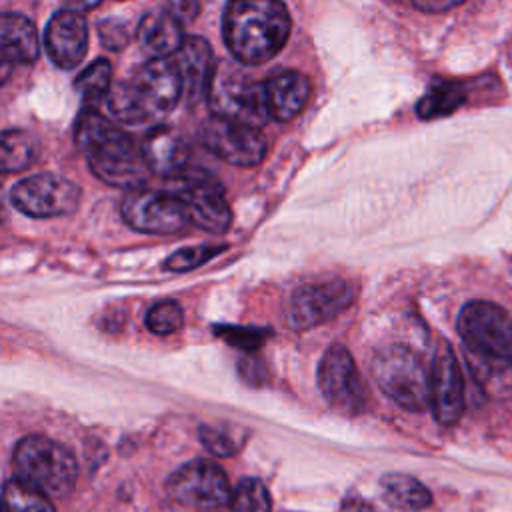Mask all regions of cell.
<instances>
[{"instance_id":"cell-21","label":"cell","mask_w":512,"mask_h":512,"mask_svg":"<svg viewBox=\"0 0 512 512\" xmlns=\"http://www.w3.org/2000/svg\"><path fill=\"white\" fill-rule=\"evenodd\" d=\"M0 54L4 76L12 64H32L40 54L38 34L34 24L16 12H6L0 18Z\"/></svg>"},{"instance_id":"cell-25","label":"cell","mask_w":512,"mask_h":512,"mask_svg":"<svg viewBox=\"0 0 512 512\" xmlns=\"http://www.w3.org/2000/svg\"><path fill=\"white\" fill-rule=\"evenodd\" d=\"M112 86V66L106 58L94 60L78 74L74 82V88L82 98L84 110H96L98 104L110 94Z\"/></svg>"},{"instance_id":"cell-15","label":"cell","mask_w":512,"mask_h":512,"mask_svg":"<svg viewBox=\"0 0 512 512\" xmlns=\"http://www.w3.org/2000/svg\"><path fill=\"white\" fill-rule=\"evenodd\" d=\"M432 396L430 408L442 426H452L460 420L464 412V378L458 366V360L450 344L442 342L434 354L432 368Z\"/></svg>"},{"instance_id":"cell-31","label":"cell","mask_w":512,"mask_h":512,"mask_svg":"<svg viewBox=\"0 0 512 512\" xmlns=\"http://www.w3.org/2000/svg\"><path fill=\"white\" fill-rule=\"evenodd\" d=\"M214 332L218 334V338H222L224 342H228L234 348L244 350L246 354L256 352L268 338H270V330L268 328H254V326H216Z\"/></svg>"},{"instance_id":"cell-17","label":"cell","mask_w":512,"mask_h":512,"mask_svg":"<svg viewBox=\"0 0 512 512\" xmlns=\"http://www.w3.org/2000/svg\"><path fill=\"white\" fill-rule=\"evenodd\" d=\"M140 146L152 174L176 180L186 172L190 148L176 130L156 126L144 136Z\"/></svg>"},{"instance_id":"cell-30","label":"cell","mask_w":512,"mask_h":512,"mask_svg":"<svg viewBox=\"0 0 512 512\" xmlns=\"http://www.w3.org/2000/svg\"><path fill=\"white\" fill-rule=\"evenodd\" d=\"M226 246L218 244V246H210V244H200V246H186V248H180L176 252H172L166 262H164V268L168 272H188V270H194L198 266H202L204 262H208L210 258H214L216 254L224 252Z\"/></svg>"},{"instance_id":"cell-16","label":"cell","mask_w":512,"mask_h":512,"mask_svg":"<svg viewBox=\"0 0 512 512\" xmlns=\"http://www.w3.org/2000/svg\"><path fill=\"white\" fill-rule=\"evenodd\" d=\"M44 44L50 60L64 70L76 68L88 48V24L80 12L62 8L54 12L46 26Z\"/></svg>"},{"instance_id":"cell-4","label":"cell","mask_w":512,"mask_h":512,"mask_svg":"<svg viewBox=\"0 0 512 512\" xmlns=\"http://www.w3.org/2000/svg\"><path fill=\"white\" fill-rule=\"evenodd\" d=\"M370 374L378 388L404 410L422 412L430 406V370L410 346L388 344L380 348L370 362Z\"/></svg>"},{"instance_id":"cell-36","label":"cell","mask_w":512,"mask_h":512,"mask_svg":"<svg viewBox=\"0 0 512 512\" xmlns=\"http://www.w3.org/2000/svg\"><path fill=\"white\" fill-rule=\"evenodd\" d=\"M460 0H414L412 6L420 12H428V14H438V12H448L456 6H460Z\"/></svg>"},{"instance_id":"cell-29","label":"cell","mask_w":512,"mask_h":512,"mask_svg":"<svg viewBox=\"0 0 512 512\" xmlns=\"http://www.w3.org/2000/svg\"><path fill=\"white\" fill-rule=\"evenodd\" d=\"M144 322L152 334L168 336L182 328L184 312L176 300H160L148 308Z\"/></svg>"},{"instance_id":"cell-7","label":"cell","mask_w":512,"mask_h":512,"mask_svg":"<svg viewBox=\"0 0 512 512\" xmlns=\"http://www.w3.org/2000/svg\"><path fill=\"white\" fill-rule=\"evenodd\" d=\"M186 206L190 222L210 234H224L232 224V210L228 206L222 184L204 170H186L176 178L172 190Z\"/></svg>"},{"instance_id":"cell-22","label":"cell","mask_w":512,"mask_h":512,"mask_svg":"<svg viewBox=\"0 0 512 512\" xmlns=\"http://www.w3.org/2000/svg\"><path fill=\"white\" fill-rule=\"evenodd\" d=\"M382 486V496L384 500L402 512H418L430 506L432 494L430 490L416 480L414 476L400 474V472H390L380 478Z\"/></svg>"},{"instance_id":"cell-13","label":"cell","mask_w":512,"mask_h":512,"mask_svg":"<svg viewBox=\"0 0 512 512\" xmlns=\"http://www.w3.org/2000/svg\"><path fill=\"white\" fill-rule=\"evenodd\" d=\"M200 140L220 160L234 166H256L266 156V138L254 126L210 116L200 126Z\"/></svg>"},{"instance_id":"cell-27","label":"cell","mask_w":512,"mask_h":512,"mask_svg":"<svg viewBox=\"0 0 512 512\" xmlns=\"http://www.w3.org/2000/svg\"><path fill=\"white\" fill-rule=\"evenodd\" d=\"M4 508L6 512H54V506L46 494L10 478L4 484Z\"/></svg>"},{"instance_id":"cell-5","label":"cell","mask_w":512,"mask_h":512,"mask_svg":"<svg viewBox=\"0 0 512 512\" xmlns=\"http://www.w3.org/2000/svg\"><path fill=\"white\" fill-rule=\"evenodd\" d=\"M456 328L468 356L492 364H512V318L498 304L486 300L464 304Z\"/></svg>"},{"instance_id":"cell-23","label":"cell","mask_w":512,"mask_h":512,"mask_svg":"<svg viewBox=\"0 0 512 512\" xmlns=\"http://www.w3.org/2000/svg\"><path fill=\"white\" fill-rule=\"evenodd\" d=\"M466 100L464 86L452 80H436L424 92V96L416 104V114L424 120H434L452 114Z\"/></svg>"},{"instance_id":"cell-2","label":"cell","mask_w":512,"mask_h":512,"mask_svg":"<svg viewBox=\"0 0 512 512\" xmlns=\"http://www.w3.org/2000/svg\"><path fill=\"white\" fill-rule=\"evenodd\" d=\"M292 20L276 0L230 2L222 18V36L230 54L242 64H264L288 42Z\"/></svg>"},{"instance_id":"cell-10","label":"cell","mask_w":512,"mask_h":512,"mask_svg":"<svg viewBox=\"0 0 512 512\" xmlns=\"http://www.w3.org/2000/svg\"><path fill=\"white\" fill-rule=\"evenodd\" d=\"M356 298V286L346 278H332L298 286L288 304V324L294 330H310L340 316Z\"/></svg>"},{"instance_id":"cell-11","label":"cell","mask_w":512,"mask_h":512,"mask_svg":"<svg viewBox=\"0 0 512 512\" xmlns=\"http://www.w3.org/2000/svg\"><path fill=\"white\" fill-rule=\"evenodd\" d=\"M120 214L142 234H176L190 224L186 206L172 192L130 190L120 202Z\"/></svg>"},{"instance_id":"cell-32","label":"cell","mask_w":512,"mask_h":512,"mask_svg":"<svg viewBox=\"0 0 512 512\" xmlns=\"http://www.w3.org/2000/svg\"><path fill=\"white\" fill-rule=\"evenodd\" d=\"M198 436H200V442L204 444V448L208 452H212L214 456L228 458V456H234L238 452V442L220 428L202 424L198 428Z\"/></svg>"},{"instance_id":"cell-33","label":"cell","mask_w":512,"mask_h":512,"mask_svg":"<svg viewBox=\"0 0 512 512\" xmlns=\"http://www.w3.org/2000/svg\"><path fill=\"white\" fill-rule=\"evenodd\" d=\"M98 34H100V42L108 50H122L128 42V26L118 18L102 20L98 24Z\"/></svg>"},{"instance_id":"cell-37","label":"cell","mask_w":512,"mask_h":512,"mask_svg":"<svg viewBox=\"0 0 512 512\" xmlns=\"http://www.w3.org/2000/svg\"><path fill=\"white\" fill-rule=\"evenodd\" d=\"M340 512H374V508L368 502L360 500V498H352V500H346L342 504Z\"/></svg>"},{"instance_id":"cell-19","label":"cell","mask_w":512,"mask_h":512,"mask_svg":"<svg viewBox=\"0 0 512 512\" xmlns=\"http://www.w3.org/2000/svg\"><path fill=\"white\" fill-rule=\"evenodd\" d=\"M262 84L268 116L278 122L296 118L310 96V80L298 70L276 72Z\"/></svg>"},{"instance_id":"cell-20","label":"cell","mask_w":512,"mask_h":512,"mask_svg":"<svg viewBox=\"0 0 512 512\" xmlns=\"http://www.w3.org/2000/svg\"><path fill=\"white\" fill-rule=\"evenodd\" d=\"M136 40L150 60H168V56L180 52L186 38L182 34V24L166 8H156L140 18Z\"/></svg>"},{"instance_id":"cell-34","label":"cell","mask_w":512,"mask_h":512,"mask_svg":"<svg viewBox=\"0 0 512 512\" xmlns=\"http://www.w3.org/2000/svg\"><path fill=\"white\" fill-rule=\"evenodd\" d=\"M238 374L242 376V380H246L252 386H262L268 378L264 362L254 352L244 354V358L238 362Z\"/></svg>"},{"instance_id":"cell-35","label":"cell","mask_w":512,"mask_h":512,"mask_svg":"<svg viewBox=\"0 0 512 512\" xmlns=\"http://www.w3.org/2000/svg\"><path fill=\"white\" fill-rule=\"evenodd\" d=\"M166 10L180 22V24H188L192 22L198 12H200V4L198 2H188V0H176V2H168Z\"/></svg>"},{"instance_id":"cell-9","label":"cell","mask_w":512,"mask_h":512,"mask_svg":"<svg viewBox=\"0 0 512 512\" xmlns=\"http://www.w3.org/2000/svg\"><path fill=\"white\" fill-rule=\"evenodd\" d=\"M172 500L200 512L228 506L232 488L226 472L210 460H192L180 466L166 482Z\"/></svg>"},{"instance_id":"cell-3","label":"cell","mask_w":512,"mask_h":512,"mask_svg":"<svg viewBox=\"0 0 512 512\" xmlns=\"http://www.w3.org/2000/svg\"><path fill=\"white\" fill-rule=\"evenodd\" d=\"M14 478L40 490L48 498H62L72 492L78 480V462L60 442L30 434L24 436L12 454Z\"/></svg>"},{"instance_id":"cell-6","label":"cell","mask_w":512,"mask_h":512,"mask_svg":"<svg viewBox=\"0 0 512 512\" xmlns=\"http://www.w3.org/2000/svg\"><path fill=\"white\" fill-rule=\"evenodd\" d=\"M210 108L214 116L242 122L254 128L266 124L268 108L264 98V84L250 80L234 68H216L210 92Z\"/></svg>"},{"instance_id":"cell-18","label":"cell","mask_w":512,"mask_h":512,"mask_svg":"<svg viewBox=\"0 0 512 512\" xmlns=\"http://www.w3.org/2000/svg\"><path fill=\"white\" fill-rule=\"evenodd\" d=\"M176 66L180 70L184 96L188 102H198L200 98L208 96L216 74V64L212 48L204 38H186L180 52L176 54Z\"/></svg>"},{"instance_id":"cell-1","label":"cell","mask_w":512,"mask_h":512,"mask_svg":"<svg viewBox=\"0 0 512 512\" xmlns=\"http://www.w3.org/2000/svg\"><path fill=\"white\" fill-rule=\"evenodd\" d=\"M74 140L94 176L110 186L138 190L152 174L142 146L98 110H82Z\"/></svg>"},{"instance_id":"cell-26","label":"cell","mask_w":512,"mask_h":512,"mask_svg":"<svg viewBox=\"0 0 512 512\" xmlns=\"http://www.w3.org/2000/svg\"><path fill=\"white\" fill-rule=\"evenodd\" d=\"M470 370L474 372L478 384L490 394L500 400L512 398V364H492V362H482L478 358L468 356Z\"/></svg>"},{"instance_id":"cell-14","label":"cell","mask_w":512,"mask_h":512,"mask_svg":"<svg viewBox=\"0 0 512 512\" xmlns=\"http://www.w3.org/2000/svg\"><path fill=\"white\" fill-rule=\"evenodd\" d=\"M148 122L166 116L184 94V84L176 62L148 60L128 80Z\"/></svg>"},{"instance_id":"cell-28","label":"cell","mask_w":512,"mask_h":512,"mask_svg":"<svg viewBox=\"0 0 512 512\" xmlns=\"http://www.w3.org/2000/svg\"><path fill=\"white\" fill-rule=\"evenodd\" d=\"M228 512H272L268 488L258 478H242L228 502Z\"/></svg>"},{"instance_id":"cell-8","label":"cell","mask_w":512,"mask_h":512,"mask_svg":"<svg viewBox=\"0 0 512 512\" xmlns=\"http://www.w3.org/2000/svg\"><path fill=\"white\" fill-rule=\"evenodd\" d=\"M318 386L324 400L340 414L358 416L366 410L368 390L346 346L332 344L318 364Z\"/></svg>"},{"instance_id":"cell-24","label":"cell","mask_w":512,"mask_h":512,"mask_svg":"<svg viewBox=\"0 0 512 512\" xmlns=\"http://www.w3.org/2000/svg\"><path fill=\"white\" fill-rule=\"evenodd\" d=\"M38 152L36 138L20 128H8L0 136V164L4 174L26 170Z\"/></svg>"},{"instance_id":"cell-12","label":"cell","mask_w":512,"mask_h":512,"mask_svg":"<svg viewBox=\"0 0 512 512\" xmlns=\"http://www.w3.org/2000/svg\"><path fill=\"white\" fill-rule=\"evenodd\" d=\"M82 190L68 178L56 174H36L16 182L10 190V202L26 216L54 218L78 208Z\"/></svg>"}]
</instances>
